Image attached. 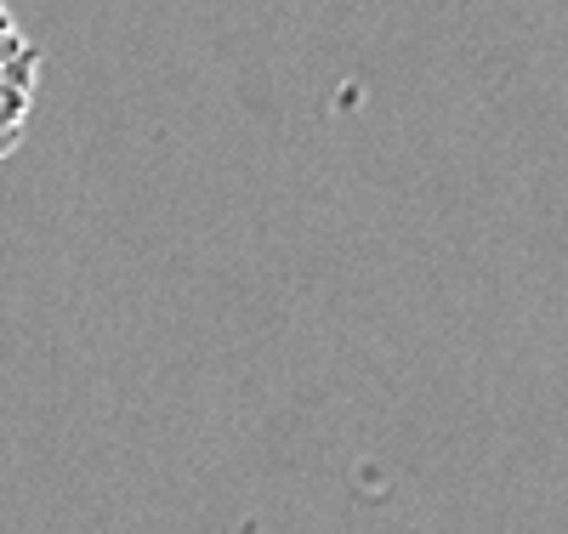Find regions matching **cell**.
<instances>
[{
	"label": "cell",
	"mask_w": 568,
	"mask_h": 534,
	"mask_svg": "<svg viewBox=\"0 0 568 534\" xmlns=\"http://www.w3.org/2000/svg\"><path fill=\"white\" fill-rule=\"evenodd\" d=\"M34 97H40V46L23 34L12 7L0 0V165L23 149Z\"/></svg>",
	"instance_id": "cell-1"
}]
</instances>
